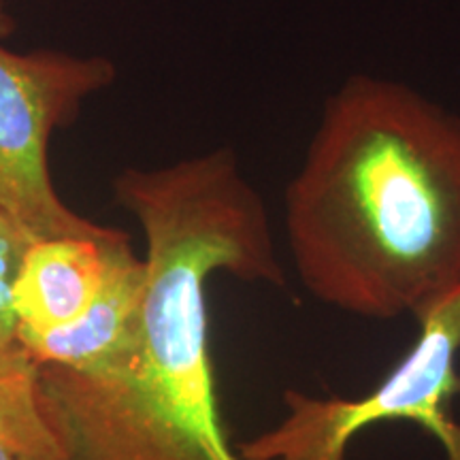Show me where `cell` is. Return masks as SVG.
Wrapping results in <instances>:
<instances>
[{"label": "cell", "mask_w": 460, "mask_h": 460, "mask_svg": "<svg viewBox=\"0 0 460 460\" xmlns=\"http://www.w3.org/2000/svg\"><path fill=\"white\" fill-rule=\"evenodd\" d=\"M113 197L146 239L139 324L105 369L39 365V401L62 460H243L222 422L207 284L228 273L286 286L264 200L228 147L124 169Z\"/></svg>", "instance_id": "1"}, {"label": "cell", "mask_w": 460, "mask_h": 460, "mask_svg": "<svg viewBox=\"0 0 460 460\" xmlns=\"http://www.w3.org/2000/svg\"><path fill=\"white\" fill-rule=\"evenodd\" d=\"M284 228L315 301L418 320L460 288V118L405 84L349 77L288 181Z\"/></svg>", "instance_id": "2"}, {"label": "cell", "mask_w": 460, "mask_h": 460, "mask_svg": "<svg viewBox=\"0 0 460 460\" xmlns=\"http://www.w3.org/2000/svg\"><path fill=\"white\" fill-rule=\"evenodd\" d=\"M418 322V339L369 393L315 396L288 388L284 416L237 446L243 460H348L354 437L377 422H413L460 460V288Z\"/></svg>", "instance_id": "3"}, {"label": "cell", "mask_w": 460, "mask_h": 460, "mask_svg": "<svg viewBox=\"0 0 460 460\" xmlns=\"http://www.w3.org/2000/svg\"><path fill=\"white\" fill-rule=\"evenodd\" d=\"M113 79L107 58L54 49L17 54L0 43V209L37 239L101 237L111 230L75 214L56 192L49 143Z\"/></svg>", "instance_id": "4"}, {"label": "cell", "mask_w": 460, "mask_h": 460, "mask_svg": "<svg viewBox=\"0 0 460 460\" xmlns=\"http://www.w3.org/2000/svg\"><path fill=\"white\" fill-rule=\"evenodd\" d=\"M126 243L128 234L115 228L101 237L34 239L13 284L17 339L65 329L82 318Z\"/></svg>", "instance_id": "5"}, {"label": "cell", "mask_w": 460, "mask_h": 460, "mask_svg": "<svg viewBox=\"0 0 460 460\" xmlns=\"http://www.w3.org/2000/svg\"><path fill=\"white\" fill-rule=\"evenodd\" d=\"M143 281V258L132 254L130 243H126L115 256L99 298L82 318L65 329L22 335L17 341L39 365L84 373L105 369L128 352L135 341Z\"/></svg>", "instance_id": "6"}, {"label": "cell", "mask_w": 460, "mask_h": 460, "mask_svg": "<svg viewBox=\"0 0 460 460\" xmlns=\"http://www.w3.org/2000/svg\"><path fill=\"white\" fill-rule=\"evenodd\" d=\"M39 362L22 345L0 348V444L34 460H62L39 401Z\"/></svg>", "instance_id": "7"}, {"label": "cell", "mask_w": 460, "mask_h": 460, "mask_svg": "<svg viewBox=\"0 0 460 460\" xmlns=\"http://www.w3.org/2000/svg\"><path fill=\"white\" fill-rule=\"evenodd\" d=\"M34 239L37 237L24 224L0 209V348L20 345L13 312V284Z\"/></svg>", "instance_id": "8"}, {"label": "cell", "mask_w": 460, "mask_h": 460, "mask_svg": "<svg viewBox=\"0 0 460 460\" xmlns=\"http://www.w3.org/2000/svg\"><path fill=\"white\" fill-rule=\"evenodd\" d=\"M13 31V20L7 11V0H0V39L7 37Z\"/></svg>", "instance_id": "9"}, {"label": "cell", "mask_w": 460, "mask_h": 460, "mask_svg": "<svg viewBox=\"0 0 460 460\" xmlns=\"http://www.w3.org/2000/svg\"><path fill=\"white\" fill-rule=\"evenodd\" d=\"M0 460H34L28 454L15 450V447H9L4 444H0Z\"/></svg>", "instance_id": "10"}]
</instances>
